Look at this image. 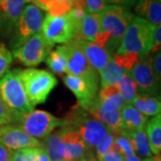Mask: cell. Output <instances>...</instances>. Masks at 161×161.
Wrapping results in <instances>:
<instances>
[{"mask_svg": "<svg viewBox=\"0 0 161 161\" xmlns=\"http://www.w3.org/2000/svg\"><path fill=\"white\" fill-rule=\"evenodd\" d=\"M154 29L155 26L146 20L134 16L113 60L125 71H130L142 58L150 55Z\"/></svg>", "mask_w": 161, "mask_h": 161, "instance_id": "obj_1", "label": "cell"}, {"mask_svg": "<svg viewBox=\"0 0 161 161\" xmlns=\"http://www.w3.org/2000/svg\"><path fill=\"white\" fill-rule=\"evenodd\" d=\"M20 74L21 69L15 68L7 71L0 78V94L13 115L14 124L34 110L25 92Z\"/></svg>", "mask_w": 161, "mask_h": 161, "instance_id": "obj_2", "label": "cell"}, {"mask_svg": "<svg viewBox=\"0 0 161 161\" xmlns=\"http://www.w3.org/2000/svg\"><path fill=\"white\" fill-rule=\"evenodd\" d=\"M129 6L108 5L99 13L101 30L108 39L106 49L112 56L120 46L128 26L134 18Z\"/></svg>", "mask_w": 161, "mask_h": 161, "instance_id": "obj_3", "label": "cell"}, {"mask_svg": "<svg viewBox=\"0 0 161 161\" xmlns=\"http://www.w3.org/2000/svg\"><path fill=\"white\" fill-rule=\"evenodd\" d=\"M61 128L77 132L90 149L94 148L112 132L106 125L93 118L79 106L62 119Z\"/></svg>", "mask_w": 161, "mask_h": 161, "instance_id": "obj_4", "label": "cell"}, {"mask_svg": "<svg viewBox=\"0 0 161 161\" xmlns=\"http://www.w3.org/2000/svg\"><path fill=\"white\" fill-rule=\"evenodd\" d=\"M20 76L32 107L45 103L50 92L58 85L55 75L46 70L27 68L21 70Z\"/></svg>", "mask_w": 161, "mask_h": 161, "instance_id": "obj_5", "label": "cell"}, {"mask_svg": "<svg viewBox=\"0 0 161 161\" xmlns=\"http://www.w3.org/2000/svg\"><path fill=\"white\" fill-rule=\"evenodd\" d=\"M43 21L44 14L40 8L33 4L24 6L17 24L10 35L9 47L12 50L18 48L40 31Z\"/></svg>", "mask_w": 161, "mask_h": 161, "instance_id": "obj_6", "label": "cell"}, {"mask_svg": "<svg viewBox=\"0 0 161 161\" xmlns=\"http://www.w3.org/2000/svg\"><path fill=\"white\" fill-rule=\"evenodd\" d=\"M66 53L67 64L66 74L78 76L89 82L93 88L99 89V75L88 61V59L80 49L77 40L74 39L68 43L63 44Z\"/></svg>", "mask_w": 161, "mask_h": 161, "instance_id": "obj_7", "label": "cell"}, {"mask_svg": "<svg viewBox=\"0 0 161 161\" xmlns=\"http://www.w3.org/2000/svg\"><path fill=\"white\" fill-rule=\"evenodd\" d=\"M78 27L66 14L62 16H52L48 14L44 18L41 33L50 44H65L76 36Z\"/></svg>", "mask_w": 161, "mask_h": 161, "instance_id": "obj_8", "label": "cell"}, {"mask_svg": "<svg viewBox=\"0 0 161 161\" xmlns=\"http://www.w3.org/2000/svg\"><path fill=\"white\" fill-rule=\"evenodd\" d=\"M25 132L34 138H46L57 127L61 126L62 119L44 110H33L17 123Z\"/></svg>", "mask_w": 161, "mask_h": 161, "instance_id": "obj_9", "label": "cell"}, {"mask_svg": "<svg viewBox=\"0 0 161 161\" xmlns=\"http://www.w3.org/2000/svg\"><path fill=\"white\" fill-rule=\"evenodd\" d=\"M54 45L43 37L41 31L37 32L18 48L13 50V57L27 66H36L43 62Z\"/></svg>", "mask_w": 161, "mask_h": 161, "instance_id": "obj_10", "label": "cell"}, {"mask_svg": "<svg viewBox=\"0 0 161 161\" xmlns=\"http://www.w3.org/2000/svg\"><path fill=\"white\" fill-rule=\"evenodd\" d=\"M151 60V55L142 58L132 69L127 72L137 85L138 94L160 98V85L154 78Z\"/></svg>", "mask_w": 161, "mask_h": 161, "instance_id": "obj_11", "label": "cell"}, {"mask_svg": "<svg viewBox=\"0 0 161 161\" xmlns=\"http://www.w3.org/2000/svg\"><path fill=\"white\" fill-rule=\"evenodd\" d=\"M0 143L13 151L42 146V142L39 139L29 135L14 124L0 126Z\"/></svg>", "mask_w": 161, "mask_h": 161, "instance_id": "obj_12", "label": "cell"}, {"mask_svg": "<svg viewBox=\"0 0 161 161\" xmlns=\"http://www.w3.org/2000/svg\"><path fill=\"white\" fill-rule=\"evenodd\" d=\"M25 0H0V35L10 37L25 6Z\"/></svg>", "mask_w": 161, "mask_h": 161, "instance_id": "obj_13", "label": "cell"}, {"mask_svg": "<svg viewBox=\"0 0 161 161\" xmlns=\"http://www.w3.org/2000/svg\"><path fill=\"white\" fill-rule=\"evenodd\" d=\"M64 83L75 94L78 99V106L85 110L98 96V90L78 76L67 75L64 77Z\"/></svg>", "mask_w": 161, "mask_h": 161, "instance_id": "obj_14", "label": "cell"}, {"mask_svg": "<svg viewBox=\"0 0 161 161\" xmlns=\"http://www.w3.org/2000/svg\"><path fill=\"white\" fill-rule=\"evenodd\" d=\"M89 153H91L90 148L77 132L63 129L62 156L64 159L79 160Z\"/></svg>", "mask_w": 161, "mask_h": 161, "instance_id": "obj_15", "label": "cell"}, {"mask_svg": "<svg viewBox=\"0 0 161 161\" xmlns=\"http://www.w3.org/2000/svg\"><path fill=\"white\" fill-rule=\"evenodd\" d=\"M85 110L93 118L106 125L115 133H118L121 130H123L121 110H108L104 108L98 101V96Z\"/></svg>", "mask_w": 161, "mask_h": 161, "instance_id": "obj_16", "label": "cell"}, {"mask_svg": "<svg viewBox=\"0 0 161 161\" xmlns=\"http://www.w3.org/2000/svg\"><path fill=\"white\" fill-rule=\"evenodd\" d=\"M76 40L88 61L98 73L103 68L106 64L113 58V56L109 52L102 47L86 40Z\"/></svg>", "mask_w": 161, "mask_h": 161, "instance_id": "obj_17", "label": "cell"}, {"mask_svg": "<svg viewBox=\"0 0 161 161\" xmlns=\"http://www.w3.org/2000/svg\"><path fill=\"white\" fill-rule=\"evenodd\" d=\"M101 31L99 14L87 13L80 23L75 39L94 43Z\"/></svg>", "mask_w": 161, "mask_h": 161, "instance_id": "obj_18", "label": "cell"}, {"mask_svg": "<svg viewBox=\"0 0 161 161\" xmlns=\"http://www.w3.org/2000/svg\"><path fill=\"white\" fill-rule=\"evenodd\" d=\"M134 11L137 16L154 26L161 23V0H138Z\"/></svg>", "mask_w": 161, "mask_h": 161, "instance_id": "obj_19", "label": "cell"}, {"mask_svg": "<svg viewBox=\"0 0 161 161\" xmlns=\"http://www.w3.org/2000/svg\"><path fill=\"white\" fill-rule=\"evenodd\" d=\"M123 129L143 131L148 123V116L142 115L132 104H125L121 109Z\"/></svg>", "mask_w": 161, "mask_h": 161, "instance_id": "obj_20", "label": "cell"}, {"mask_svg": "<svg viewBox=\"0 0 161 161\" xmlns=\"http://www.w3.org/2000/svg\"><path fill=\"white\" fill-rule=\"evenodd\" d=\"M118 133L125 136L132 144L134 152L137 153L140 157L144 158L152 157V153L150 150V146L148 142V139L145 131L138 130H125L123 129Z\"/></svg>", "mask_w": 161, "mask_h": 161, "instance_id": "obj_21", "label": "cell"}, {"mask_svg": "<svg viewBox=\"0 0 161 161\" xmlns=\"http://www.w3.org/2000/svg\"><path fill=\"white\" fill-rule=\"evenodd\" d=\"M146 135L152 154L160 156L161 152V115H154L146 125Z\"/></svg>", "mask_w": 161, "mask_h": 161, "instance_id": "obj_22", "label": "cell"}, {"mask_svg": "<svg viewBox=\"0 0 161 161\" xmlns=\"http://www.w3.org/2000/svg\"><path fill=\"white\" fill-rule=\"evenodd\" d=\"M125 70L119 66L113 60V58L105 64L102 69L98 72L99 84L101 89L108 86L117 85L122 77L125 74Z\"/></svg>", "mask_w": 161, "mask_h": 161, "instance_id": "obj_23", "label": "cell"}, {"mask_svg": "<svg viewBox=\"0 0 161 161\" xmlns=\"http://www.w3.org/2000/svg\"><path fill=\"white\" fill-rule=\"evenodd\" d=\"M76 0H34L32 4L43 9L52 16L66 14L75 6Z\"/></svg>", "mask_w": 161, "mask_h": 161, "instance_id": "obj_24", "label": "cell"}, {"mask_svg": "<svg viewBox=\"0 0 161 161\" xmlns=\"http://www.w3.org/2000/svg\"><path fill=\"white\" fill-rule=\"evenodd\" d=\"M132 105L146 116H154L160 114V98L158 97L138 94L137 97L132 101Z\"/></svg>", "mask_w": 161, "mask_h": 161, "instance_id": "obj_25", "label": "cell"}, {"mask_svg": "<svg viewBox=\"0 0 161 161\" xmlns=\"http://www.w3.org/2000/svg\"><path fill=\"white\" fill-rule=\"evenodd\" d=\"M62 134L63 129L60 128L55 132H52L46 138L42 146L45 148L47 154L49 155L52 161H63L62 156Z\"/></svg>", "mask_w": 161, "mask_h": 161, "instance_id": "obj_26", "label": "cell"}, {"mask_svg": "<svg viewBox=\"0 0 161 161\" xmlns=\"http://www.w3.org/2000/svg\"><path fill=\"white\" fill-rule=\"evenodd\" d=\"M47 65L53 73L63 75L66 73V53L63 45L58 47L55 50H51L46 59Z\"/></svg>", "mask_w": 161, "mask_h": 161, "instance_id": "obj_27", "label": "cell"}, {"mask_svg": "<svg viewBox=\"0 0 161 161\" xmlns=\"http://www.w3.org/2000/svg\"><path fill=\"white\" fill-rule=\"evenodd\" d=\"M98 97L103 103L112 106L119 110L122 109L126 104L116 85L102 88L98 92Z\"/></svg>", "mask_w": 161, "mask_h": 161, "instance_id": "obj_28", "label": "cell"}, {"mask_svg": "<svg viewBox=\"0 0 161 161\" xmlns=\"http://www.w3.org/2000/svg\"><path fill=\"white\" fill-rule=\"evenodd\" d=\"M116 86L118 88L121 95L125 98L126 104H132L134 98L138 95L137 85L134 82V80H132L130 75L128 74L127 71Z\"/></svg>", "mask_w": 161, "mask_h": 161, "instance_id": "obj_29", "label": "cell"}, {"mask_svg": "<svg viewBox=\"0 0 161 161\" xmlns=\"http://www.w3.org/2000/svg\"><path fill=\"white\" fill-rule=\"evenodd\" d=\"M114 146L124 157L134 155L135 152L132 148L130 141L121 133H115V142Z\"/></svg>", "mask_w": 161, "mask_h": 161, "instance_id": "obj_30", "label": "cell"}, {"mask_svg": "<svg viewBox=\"0 0 161 161\" xmlns=\"http://www.w3.org/2000/svg\"><path fill=\"white\" fill-rule=\"evenodd\" d=\"M13 55L12 52L7 49L5 44L0 45V78L6 75V72L9 71V68L13 63Z\"/></svg>", "mask_w": 161, "mask_h": 161, "instance_id": "obj_31", "label": "cell"}, {"mask_svg": "<svg viewBox=\"0 0 161 161\" xmlns=\"http://www.w3.org/2000/svg\"><path fill=\"white\" fill-rule=\"evenodd\" d=\"M114 142H115V132H111L99 143H98L95 146L96 154H97L98 159L102 158L111 149V147L114 144Z\"/></svg>", "mask_w": 161, "mask_h": 161, "instance_id": "obj_32", "label": "cell"}, {"mask_svg": "<svg viewBox=\"0 0 161 161\" xmlns=\"http://www.w3.org/2000/svg\"><path fill=\"white\" fill-rule=\"evenodd\" d=\"M87 13L99 14L100 12L110 5L108 0H82Z\"/></svg>", "mask_w": 161, "mask_h": 161, "instance_id": "obj_33", "label": "cell"}, {"mask_svg": "<svg viewBox=\"0 0 161 161\" xmlns=\"http://www.w3.org/2000/svg\"><path fill=\"white\" fill-rule=\"evenodd\" d=\"M34 155L35 148H26L14 150L13 153L12 161H32Z\"/></svg>", "mask_w": 161, "mask_h": 161, "instance_id": "obj_34", "label": "cell"}, {"mask_svg": "<svg viewBox=\"0 0 161 161\" xmlns=\"http://www.w3.org/2000/svg\"><path fill=\"white\" fill-rule=\"evenodd\" d=\"M11 124H14V120L0 94V126Z\"/></svg>", "mask_w": 161, "mask_h": 161, "instance_id": "obj_35", "label": "cell"}, {"mask_svg": "<svg viewBox=\"0 0 161 161\" xmlns=\"http://www.w3.org/2000/svg\"><path fill=\"white\" fill-rule=\"evenodd\" d=\"M151 68L156 81L160 85L161 83V50L154 54L151 60Z\"/></svg>", "mask_w": 161, "mask_h": 161, "instance_id": "obj_36", "label": "cell"}, {"mask_svg": "<svg viewBox=\"0 0 161 161\" xmlns=\"http://www.w3.org/2000/svg\"><path fill=\"white\" fill-rule=\"evenodd\" d=\"M161 45V25L155 26V29L152 35V40H151V50L150 55L155 54L160 50Z\"/></svg>", "mask_w": 161, "mask_h": 161, "instance_id": "obj_37", "label": "cell"}, {"mask_svg": "<svg viewBox=\"0 0 161 161\" xmlns=\"http://www.w3.org/2000/svg\"><path fill=\"white\" fill-rule=\"evenodd\" d=\"M124 159V156L121 154L118 150L115 149L114 144L112 145L110 149L105 155L100 158L98 161H122Z\"/></svg>", "mask_w": 161, "mask_h": 161, "instance_id": "obj_38", "label": "cell"}, {"mask_svg": "<svg viewBox=\"0 0 161 161\" xmlns=\"http://www.w3.org/2000/svg\"><path fill=\"white\" fill-rule=\"evenodd\" d=\"M32 161H52L43 146L35 148V155Z\"/></svg>", "mask_w": 161, "mask_h": 161, "instance_id": "obj_39", "label": "cell"}, {"mask_svg": "<svg viewBox=\"0 0 161 161\" xmlns=\"http://www.w3.org/2000/svg\"><path fill=\"white\" fill-rule=\"evenodd\" d=\"M14 151L0 143V161H12Z\"/></svg>", "mask_w": 161, "mask_h": 161, "instance_id": "obj_40", "label": "cell"}, {"mask_svg": "<svg viewBox=\"0 0 161 161\" xmlns=\"http://www.w3.org/2000/svg\"><path fill=\"white\" fill-rule=\"evenodd\" d=\"M110 5H117V6H134L138 0H108Z\"/></svg>", "mask_w": 161, "mask_h": 161, "instance_id": "obj_41", "label": "cell"}, {"mask_svg": "<svg viewBox=\"0 0 161 161\" xmlns=\"http://www.w3.org/2000/svg\"><path fill=\"white\" fill-rule=\"evenodd\" d=\"M78 161H98V158H94V156L92 155V153H89L88 155H86L85 157H83L82 158H80Z\"/></svg>", "mask_w": 161, "mask_h": 161, "instance_id": "obj_42", "label": "cell"}, {"mask_svg": "<svg viewBox=\"0 0 161 161\" xmlns=\"http://www.w3.org/2000/svg\"><path fill=\"white\" fill-rule=\"evenodd\" d=\"M124 160L125 161H142L138 156H136L135 154L134 155L131 156H126V157H124Z\"/></svg>", "mask_w": 161, "mask_h": 161, "instance_id": "obj_43", "label": "cell"}, {"mask_svg": "<svg viewBox=\"0 0 161 161\" xmlns=\"http://www.w3.org/2000/svg\"><path fill=\"white\" fill-rule=\"evenodd\" d=\"M142 161H160V156H156V157H150V158H146Z\"/></svg>", "mask_w": 161, "mask_h": 161, "instance_id": "obj_44", "label": "cell"}, {"mask_svg": "<svg viewBox=\"0 0 161 161\" xmlns=\"http://www.w3.org/2000/svg\"><path fill=\"white\" fill-rule=\"evenodd\" d=\"M33 1H34V0H25L26 3H32Z\"/></svg>", "mask_w": 161, "mask_h": 161, "instance_id": "obj_45", "label": "cell"}, {"mask_svg": "<svg viewBox=\"0 0 161 161\" xmlns=\"http://www.w3.org/2000/svg\"><path fill=\"white\" fill-rule=\"evenodd\" d=\"M63 161H78V160H75V159H64Z\"/></svg>", "mask_w": 161, "mask_h": 161, "instance_id": "obj_46", "label": "cell"}, {"mask_svg": "<svg viewBox=\"0 0 161 161\" xmlns=\"http://www.w3.org/2000/svg\"><path fill=\"white\" fill-rule=\"evenodd\" d=\"M122 161H125V160H124V159H123V160H122Z\"/></svg>", "mask_w": 161, "mask_h": 161, "instance_id": "obj_47", "label": "cell"}]
</instances>
